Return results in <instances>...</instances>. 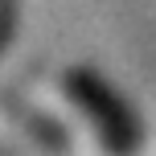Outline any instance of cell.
I'll use <instances>...</instances> for the list:
<instances>
[{"mask_svg":"<svg viewBox=\"0 0 156 156\" xmlns=\"http://www.w3.org/2000/svg\"><path fill=\"white\" fill-rule=\"evenodd\" d=\"M62 86H66V94H70V103L90 119V127L99 132V144L111 156H136L140 152L144 123H140V115L119 99V90L103 74L78 66V70H70L62 78Z\"/></svg>","mask_w":156,"mask_h":156,"instance_id":"cell-1","label":"cell"},{"mask_svg":"<svg viewBox=\"0 0 156 156\" xmlns=\"http://www.w3.org/2000/svg\"><path fill=\"white\" fill-rule=\"evenodd\" d=\"M12 29H16V0H0V54H4Z\"/></svg>","mask_w":156,"mask_h":156,"instance_id":"cell-2","label":"cell"}]
</instances>
